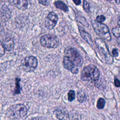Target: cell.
<instances>
[{
	"label": "cell",
	"instance_id": "obj_16",
	"mask_svg": "<svg viewBox=\"0 0 120 120\" xmlns=\"http://www.w3.org/2000/svg\"><path fill=\"white\" fill-rule=\"evenodd\" d=\"M21 81V79L19 78H16L15 80V88L14 91V95L19 94L21 92V90H22V88L20 85V82Z\"/></svg>",
	"mask_w": 120,
	"mask_h": 120
},
{
	"label": "cell",
	"instance_id": "obj_2",
	"mask_svg": "<svg viewBox=\"0 0 120 120\" xmlns=\"http://www.w3.org/2000/svg\"><path fill=\"white\" fill-rule=\"evenodd\" d=\"M27 113L26 107L22 104L14 105L9 107L7 112V117L10 119H21Z\"/></svg>",
	"mask_w": 120,
	"mask_h": 120
},
{
	"label": "cell",
	"instance_id": "obj_19",
	"mask_svg": "<svg viewBox=\"0 0 120 120\" xmlns=\"http://www.w3.org/2000/svg\"><path fill=\"white\" fill-rule=\"evenodd\" d=\"M68 101L69 102L73 101L75 99V91L73 90H69V91L68 92Z\"/></svg>",
	"mask_w": 120,
	"mask_h": 120
},
{
	"label": "cell",
	"instance_id": "obj_7",
	"mask_svg": "<svg viewBox=\"0 0 120 120\" xmlns=\"http://www.w3.org/2000/svg\"><path fill=\"white\" fill-rule=\"evenodd\" d=\"M22 68L26 72L34 71L38 66V60L33 56L26 57L22 63Z\"/></svg>",
	"mask_w": 120,
	"mask_h": 120
},
{
	"label": "cell",
	"instance_id": "obj_1",
	"mask_svg": "<svg viewBox=\"0 0 120 120\" xmlns=\"http://www.w3.org/2000/svg\"><path fill=\"white\" fill-rule=\"evenodd\" d=\"M99 76L100 72L98 68L93 64H90L82 70L81 78L84 81L95 82L99 78Z\"/></svg>",
	"mask_w": 120,
	"mask_h": 120
},
{
	"label": "cell",
	"instance_id": "obj_28",
	"mask_svg": "<svg viewBox=\"0 0 120 120\" xmlns=\"http://www.w3.org/2000/svg\"><path fill=\"white\" fill-rule=\"evenodd\" d=\"M108 0V1H112V0ZM115 0V1L116 2V3L117 4H119L120 3V0Z\"/></svg>",
	"mask_w": 120,
	"mask_h": 120
},
{
	"label": "cell",
	"instance_id": "obj_26",
	"mask_svg": "<svg viewBox=\"0 0 120 120\" xmlns=\"http://www.w3.org/2000/svg\"><path fill=\"white\" fill-rule=\"evenodd\" d=\"M112 53L113 56L117 57L118 55V52L117 49L116 48L113 49L112 51Z\"/></svg>",
	"mask_w": 120,
	"mask_h": 120
},
{
	"label": "cell",
	"instance_id": "obj_24",
	"mask_svg": "<svg viewBox=\"0 0 120 120\" xmlns=\"http://www.w3.org/2000/svg\"><path fill=\"white\" fill-rule=\"evenodd\" d=\"M0 56H2L4 54H5V49L4 47L3 46L2 44H1L0 45Z\"/></svg>",
	"mask_w": 120,
	"mask_h": 120
},
{
	"label": "cell",
	"instance_id": "obj_29",
	"mask_svg": "<svg viewBox=\"0 0 120 120\" xmlns=\"http://www.w3.org/2000/svg\"><path fill=\"white\" fill-rule=\"evenodd\" d=\"M118 24H119V25L120 26V17H119L118 18Z\"/></svg>",
	"mask_w": 120,
	"mask_h": 120
},
{
	"label": "cell",
	"instance_id": "obj_4",
	"mask_svg": "<svg viewBox=\"0 0 120 120\" xmlns=\"http://www.w3.org/2000/svg\"><path fill=\"white\" fill-rule=\"evenodd\" d=\"M91 23L95 32L101 38L108 41L111 40L109 29L107 25L102 23H100L96 20H92Z\"/></svg>",
	"mask_w": 120,
	"mask_h": 120
},
{
	"label": "cell",
	"instance_id": "obj_21",
	"mask_svg": "<svg viewBox=\"0 0 120 120\" xmlns=\"http://www.w3.org/2000/svg\"><path fill=\"white\" fill-rule=\"evenodd\" d=\"M83 8L86 12L89 13L90 10V7L89 3L86 0H83Z\"/></svg>",
	"mask_w": 120,
	"mask_h": 120
},
{
	"label": "cell",
	"instance_id": "obj_3",
	"mask_svg": "<svg viewBox=\"0 0 120 120\" xmlns=\"http://www.w3.org/2000/svg\"><path fill=\"white\" fill-rule=\"evenodd\" d=\"M64 56L76 67H81L83 64V58L76 48L69 47L65 49Z\"/></svg>",
	"mask_w": 120,
	"mask_h": 120
},
{
	"label": "cell",
	"instance_id": "obj_17",
	"mask_svg": "<svg viewBox=\"0 0 120 120\" xmlns=\"http://www.w3.org/2000/svg\"><path fill=\"white\" fill-rule=\"evenodd\" d=\"M77 98L78 101L80 103L85 102L87 99L86 93L84 91L82 90L78 92L77 95Z\"/></svg>",
	"mask_w": 120,
	"mask_h": 120
},
{
	"label": "cell",
	"instance_id": "obj_8",
	"mask_svg": "<svg viewBox=\"0 0 120 120\" xmlns=\"http://www.w3.org/2000/svg\"><path fill=\"white\" fill-rule=\"evenodd\" d=\"M58 20V17L54 12H51L48 14L45 21V26L49 30H52L56 25Z\"/></svg>",
	"mask_w": 120,
	"mask_h": 120
},
{
	"label": "cell",
	"instance_id": "obj_14",
	"mask_svg": "<svg viewBox=\"0 0 120 120\" xmlns=\"http://www.w3.org/2000/svg\"><path fill=\"white\" fill-rule=\"evenodd\" d=\"M54 5L56 8L62 10L65 12H68V6L63 1L61 0H57L54 2Z\"/></svg>",
	"mask_w": 120,
	"mask_h": 120
},
{
	"label": "cell",
	"instance_id": "obj_23",
	"mask_svg": "<svg viewBox=\"0 0 120 120\" xmlns=\"http://www.w3.org/2000/svg\"><path fill=\"white\" fill-rule=\"evenodd\" d=\"M38 3L44 6H48L49 4L48 0H38Z\"/></svg>",
	"mask_w": 120,
	"mask_h": 120
},
{
	"label": "cell",
	"instance_id": "obj_5",
	"mask_svg": "<svg viewBox=\"0 0 120 120\" xmlns=\"http://www.w3.org/2000/svg\"><path fill=\"white\" fill-rule=\"evenodd\" d=\"M40 42L42 46L48 48H56L60 45V39L56 36L50 34L42 36Z\"/></svg>",
	"mask_w": 120,
	"mask_h": 120
},
{
	"label": "cell",
	"instance_id": "obj_25",
	"mask_svg": "<svg viewBox=\"0 0 120 120\" xmlns=\"http://www.w3.org/2000/svg\"><path fill=\"white\" fill-rule=\"evenodd\" d=\"M114 85L116 87H120V81L116 77H115V79L114 80Z\"/></svg>",
	"mask_w": 120,
	"mask_h": 120
},
{
	"label": "cell",
	"instance_id": "obj_27",
	"mask_svg": "<svg viewBox=\"0 0 120 120\" xmlns=\"http://www.w3.org/2000/svg\"><path fill=\"white\" fill-rule=\"evenodd\" d=\"M74 2V3L76 5H79L81 3V0H72Z\"/></svg>",
	"mask_w": 120,
	"mask_h": 120
},
{
	"label": "cell",
	"instance_id": "obj_22",
	"mask_svg": "<svg viewBox=\"0 0 120 120\" xmlns=\"http://www.w3.org/2000/svg\"><path fill=\"white\" fill-rule=\"evenodd\" d=\"M105 20V17L103 15H98L96 17V21L100 23H102Z\"/></svg>",
	"mask_w": 120,
	"mask_h": 120
},
{
	"label": "cell",
	"instance_id": "obj_15",
	"mask_svg": "<svg viewBox=\"0 0 120 120\" xmlns=\"http://www.w3.org/2000/svg\"><path fill=\"white\" fill-rule=\"evenodd\" d=\"M95 86L99 89L103 90L105 87L106 85L105 81L103 78H99L97 81L95 82Z\"/></svg>",
	"mask_w": 120,
	"mask_h": 120
},
{
	"label": "cell",
	"instance_id": "obj_18",
	"mask_svg": "<svg viewBox=\"0 0 120 120\" xmlns=\"http://www.w3.org/2000/svg\"><path fill=\"white\" fill-rule=\"evenodd\" d=\"M105 100L104 98H100L98 99L97 101V107L98 109H103L105 107Z\"/></svg>",
	"mask_w": 120,
	"mask_h": 120
},
{
	"label": "cell",
	"instance_id": "obj_12",
	"mask_svg": "<svg viewBox=\"0 0 120 120\" xmlns=\"http://www.w3.org/2000/svg\"><path fill=\"white\" fill-rule=\"evenodd\" d=\"M1 44L6 50L8 52L11 51L14 48V42L11 38H7L1 42Z\"/></svg>",
	"mask_w": 120,
	"mask_h": 120
},
{
	"label": "cell",
	"instance_id": "obj_9",
	"mask_svg": "<svg viewBox=\"0 0 120 120\" xmlns=\"http://www.w3.org/2000/svg\"><path fill=\"white\" fill-rule=\"evenodd\" d=\"M63 62V66L65 69L70 71L73 74H77L78 73V69L72 63L67 57L64 56Z\"/></svg>",
	"mask_w": 120,
	"mask_h": 120
},
{
	"label": "cell",
	"instance_id": "obj_6",
	"mask_svg": "<svg viewBox=\"0 0 120 120\" xmlns=\"http://www.w3.org/2000/svg\"><path fill=\"white\" fill-rule=\"evenodd\" d=\"M96 45L100 53L103 55L106 63L111 64L113 62V58L107 48L106 44L104 40L100 38H97L95 40Z\"/></svg>",
	"mask_w": 120,
	"mask_h": 120
},
{
	"label": "cell",
	"instance_id": "obj_10",
	"mask_svg": "<svg viewBox=\"0 0 120 120\" xmlns=\"http://www.w3.org/2000/svg\"><path fill=\"white\" fill-rule=\"evenodd\" d=\"M9 3L17 8L25 10L28 8V2L27 0H8Z\"/></svg>",
	"mask_w": 120,
	"mask_h": 120
},
{
	"label": "cell",
	"instance_id": "obj_13",
	"mask_svg": "<svg viewBox=\"0 0 120 120\" xmlns=\"http://www.w3.org/2000/svg\"><path fill=\"white\" fill-rule=\"evenodd\" d=\"M56 117L60 120L69 119L68 115V112L63 109H57L54 111Z\"/></svg>",
	"mask_w": 120,
	"mask_h": 120
},
{
	"label": "cell",
	"instance_id": "obj_11",
	"mask_svg": "<svg viewBox=\"0 0 120 120\" xmlns=\"http://www.w3.org/2000/svg\"><path fill=\"white\" fill-rule=\"evenodd\" d=\"M78 30L80 35L82 39L85 40L90 45L92 46L93 45V40L90 35L81 26H78Z\"/></svg>",
	"mask_w": 120,
	"mask_h": 120
},
{
	"label": "cell",
	"instance_id": "obj_20",
	"mask_svg": "<svg viewBox=\"0 0 120 120\" xmlns=\"http://www.w3.org/2000/svg\"><path fill=\"white\" fill-rule=\"evenodd\" d=\"M112 32L113 35L117 38L120 37V27H116L113 28Z\"/></svg>",
	"mask_w": 120,
	"mask_h": 120
}]
</instances>
